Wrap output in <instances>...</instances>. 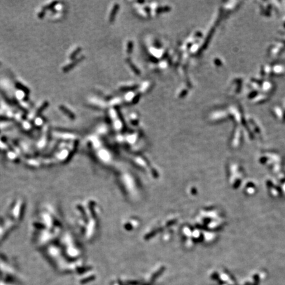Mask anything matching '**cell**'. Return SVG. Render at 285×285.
Segmentation results:
<instances>
[{"instance_id": "6da1fadb", "label": "cell", "mask_w": 285, "mask_h": 285, "mask_svg": "<svg viewBox=\"0 0 285 285\" xmlns=\"http://www.w3.org/2000/svg\"><path fill=\"white\" fill-rule=\"evenodd\" d=\"M63 225L58 211L51 205L40 208L30 222V234L36 246L44 248L56 241L63 234Z\"/></svg>"}, {"instance_id": "7a4b0ae2", "label": "cell", "mask_w": 285, "mask_h": 285, "mask_svg": "<svg viewBox=\"0 0 285 285\" xmlns=\"http://www.w3.org/2000/svg\"><path fill=\"white\" fill-rule=\"evenodd\" d=\"M25 204L22 198H17L10 203L5 212L0 215V241L3 240L22 220Z\"/></svg>"}]
</instances>
